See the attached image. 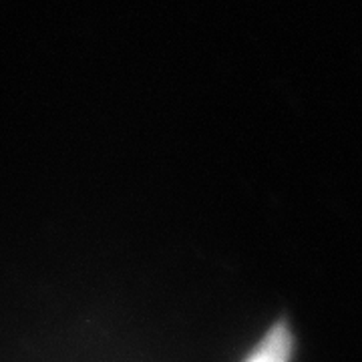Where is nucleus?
I'll return each instance as SVG.
<instances>
[{"label": "nucleus", "instance_id": "nucleus-1", "mask_svg": "<svg viewBox=\"0 0 362 362\" xmlns=\"http://www.w3.org/2000/svg\"><path fill=\"white\" fill-rule=\"evenodd\" d=\"M290 352H292V334L288 326L276 324L246 362H288Z\"/></svg>", "mask_w": 362, "mask_h": 362}]
</instances>
